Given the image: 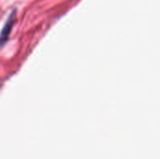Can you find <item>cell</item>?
<instances>
[{
  "mask_svg": "<svg viewBox=\"0 0 160 159\" xmlns=\"http://www.w3.org/2000/svg\"><path fill=\"white\" fill-rule=\"evenodd\" d=\"M13 20H14L13 15H10L9 19L7 21L5 26L3 27L2 32H1V34H0V45H3V44L8 40V36H9L10 30H11L12 25H13Z\"/></svg>",
  "mask_w": 160,
  "mask_h": 159,
  "instance_id": "cell-1",
  "label": "cell"
}]
</instances>
